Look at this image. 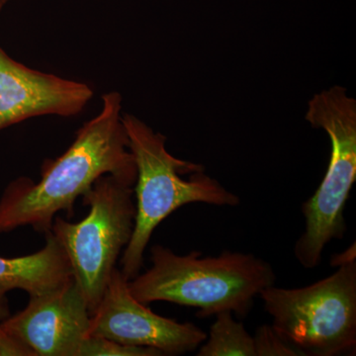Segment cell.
Masks as SVG:
<instances>
[{"instance_id": "6da1fadb", "label": "cell", "mask_w": 356, "mask_h": 356, "mask_svg": "<svg viewBox=\"0 0 356 356\" xmlns=\"http://www.w3.org/2000/svg\"><path fill=\"white\" fill-rule=\"evenodd\" d=\"M122 116L120 93L103 95L99 114L79 129L60 158L44 163L38 182L19 178L9 185L0 199V233L31 226L46 234L56 215H72L76 199L103 175L134 186L137 168Z\"/></svg>"}, {"instance_id": "7a4b0ae2", "label": "cell", "mask_w": 356, "mask_h": 356, "mask_svg": "<svg viewBox=\"0 0 356 356\" xmlns=\"http://www.w3.org/2000/svg\"><path fill=\"white\" fill-rule=\"evenodd\" d=\"M201 255L196 250L178 255L154 245L151 268L129 281L131 293L145 305L165 301L197 308L200 318L222 311L245 318L255 297L275 283L273 267L254 254L224 250L218 257Z\"/></svg>"}, {"instance_id": "3957f363", "label": "cell", "mask_w": 356, "mask_h": 356, "mask_svg": "<svg viewBox=\"0 0 356 356\" xmlns=\"http://www.w3.org/2000/svg\"><path fill=\"white\" fill-rule=\"evenodd\" d=\"M122 120L137 168L135 226L121 259L122 273L130 281L140 274L154 229L178 208L191 203L236 206L241 200L206 175L202 165L168 153L163 134L134 115L123 114Z\"/></svg>"}, {"instance_id": "277c9868", "label": "cell", "mask_w": 356, "mask_h": 356, "mask_svg": "<svg viewBox=\"0 0 356 356\" xmlns=\"http://www.w3.org/2000/svg\"><path fill=\"white\" fill-rule=\"evenodd\" d=\"M306 120L323 129L332 143L331 159L324 179L302 205L305 229L297 240L294 254L304 268H315L325 245L346 235V201L356 179V102L346 89L334 86L314 96Z\"/></svg>"}, {"instance_id": "5b68a950", "label": "cell", "mask_w": 356, "mask_h": 356, "mask_svg": "<svg viewBox=\"0 0 356 356\" xmlns=\"http://www.w3.org/2000/svg\"><path fill=\"white\" fill-rule=\"evenodd\" d=\"M274 331L299 355L336 356L356 346V261L303 288L259 294Z\"/></svg>"}, {"instance_id": "8992f818", "label": "cell", "mask_w": 356, "mask_h": 356, "mask_svg": "<svg viewBox=\"0 0 356 356\" xmlns=\"http://www.w3.org/2000/svg\"><path fill=\"white\" fill-rule=\"evenodd\" d=\"M133 186L113 175L98 178L83 195L88 216L77 222L56 217L51 232L64 248L72 275L88 301L90 315L99 304L117 259L135 226Z\"/></svg>"}, {"instance_id": "52a82bcc", "label": "cell", "mask_w": 356, "mask_h": 356, "mask_svg": "<svg viewBox=\"0 0 356 356\" xmlns=\"http://www.w3.org/2000/svg\"><path fill=\"white\" fill-rule=\"evenodd\" d=\"M86 337H104L125 346L156 348L163 355H177L195 350L207 334L191 323L156 315L133 296L129 280L115 268L90 315Z\"/></svg>"}, {"instance_id": "ba28073f", "label": "cell", "mask_w": 356, "mask_h": 356, "mask_svg": "<svg viewBox=\"0 0 356 356\" xmlns=\"http://www.w3.org/2000/svg\"><path fill=\"white\" fill-rule=\"evenodd\" d=\"M90 318L88 301L74 278L57 289L30 296L27 307L1 327L36 356H77Z\"/></svg>"}, {"instance_id": "9c48e42d", "label": "cell", "mask_w": 356, "mask_h": 356, "mask_svg": "<svg viewBox=\"0 0 356 356\" xmlns=\"http://www.w3.org/2000/svg\"><path fill=\"white\" fill-rule=\"evenodd\" d=\"M92 97L88 84L29 69L0 48V119L7 126L44 115L74 116Z\"/></svg>"}, {"instance_id": "30bf717a", "label": "cell", "mask_w": 356, "mask_h": 356, "mask_svg": "<svg viewBox=\"0 0 356 356\" xmlns=\"http://www.w3.org/2000/svg\"><path fill=\"white\" fill-rule=\"evenodd\" d=\"M72 278V269L64 248L51 231L46 245L35 254L19 257H0V286L21 289L30 296L63 286Z\"/></svg>"}, {"instance_id": "8fae6325", "label": "cell", "mask_w": 356, "mask_h": 356, "mask_svg": "<svg viewBox=\"0 0 356 356\" xmlns=\"http://www.w3.org/2000/svg\"><path fill=\"white\" fill-rule=\"evenodd\" d=\"M202 344L198 356H255L254 337L242 322L235 321L231 311L217 314Z\"/></svg>"}, {"instance_id": "7c38bea8", "label": "cell", "mask_w": 356, "mask_h": 356, "mask_svg": "<svg viewBox=\"0 0 356 356\" xmlns=\"http://www.w3.org/2000/svg\"><path fill=\"white\" fill-rule=\"evenodd\" d=\"M156 348L125 346L100 337H86L79 346L77 356H161Z\"/></svg>"}, {"instance_id": "4fadbf2b", "label": "cell", "mask_w": 356, "mask_h": 356, "mask_svg": "<svg viewBox=\"0 0 356 356\" xmlns=\"http://www.w3.org/2000/svg\"><path fill=\"white\" fill-rule=\"evenodd\" d=\"M254 337L255 356H297L298 353L282 339L273 327L262 325L255 330Z\"/></svg>"}, {"instance_id": "5bb4252c", "label": "cell", "mask_w": 356, "mask_h": 356, "mask_svg": "<svg viewBox=\"0 0 356 356\" xmlns=\"http://www.w3.org/2000/svg\"><path fill=\"white\" fill-rule=\"evenodd\" d=\"M0 356H36L31 348L6 332L0 324Z\"/></svg>"}, {"instance_id": "9a60e30c", "label": "cell", "mask_w": 356, "mask_h": 356, "mask_svg": "<svg viewBox=\"0 0 356 356\" xmlns=\"http://www.w3.org/2000/svg\"><path fill=\"white\" fill-rule=\"evenodd\" d=\"M356 261L355 243L341 254L334 255L332 259V266H341L348 262Z\"/></svg>"}, {"instance_id": "2e32d148", "label": "cell", "mask_w": 356, "mask_h": 356, "mask_svg": "<svg viewBox=\"0 0 356 356\" xmlns=\"http://www.w3.org/2000/svg\"><path fill=\"white\" fill-rule=\"evenodd\" d=\"M8 290L0 286V324L8 316V305H7L6 293Z\"/></svg>"}, {"instance_id": "e0dca14e", "label": "cell", "mask_w": 356, "mask_h": 356, "mask_svg": "<svg viewBox=\"0 0 356 356\" xmlns=\"http://www.w3.org/2000/svg\"><path fill=\"white\" fill-rule=\"evenodd\" d=\"M6 127H7L6 122L2 121L1 119H0V130Z\"/></svg>"}, {"instance_id": "ac0fdd59", "label": "cell", "mask_w": 356, "mask_h": 356, "mask_svg": "<svg viewBox=\"0 0 356 356\" xmlns=\"http://www.w3.org/2000/svg\"><path fill=\"white\" fill-rule=\"evenodd\" d=\"M7 1H8V0H0V9L2 8V6H3Z\"/></svg>"}]
</instances>
